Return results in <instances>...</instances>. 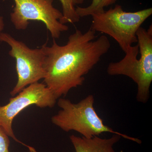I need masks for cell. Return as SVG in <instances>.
<instances>
[{
  "instance_id": "1",
  "label": "cell",
  "mask_w": 152,
  "mask_h": 152,
  "mask_svg": "<svg viewBox=\"0 0 152 152\" xmlns=\"http://www.w3.org/2000/svg\"><path fill=\"white\" fill-rule=\"evenodd\" d=\"M96 33L91 28L84 33L76 30L64 45H58L55 39L51 46L43 45L45 54L44 84L57 99L82 86L85 76L110 48L107 37L102 35L95 39Z\"/></svg>"
},
{
  "instance_id": "2",
  "label": "cell",
  "mask_w": 152,
  "mask_h": 152,
  "mask_svg": "<svg viewBox=\"0 0 152 152\" xmlns=\"http://www.w3.org/2000/svg\"><path fill=\"white\" fill-rule=\"evenodd\" d=\"M137 37V45L128 49L119 61L110 63L107 72L110 75H124L132 79L137 86V101L146 103L152 82V25L147 30L140 28Z\"/></svg>"
},
{
  "instance_id": "3",
  "label": "cell",
  "mask_w": 152,
  "mask_h": 152,
  "mask_svg": "<svg viewBox=\"0 0 152 152\" xmlns=\"http://www.w3.org/2000/svg\"><path fill=\"white\" fill-rule=\"evenodd\" d=\"M94 103L93 95H88L76 104L68 99L60 98L57 104L61 110L52 117V122L64 132L75 131L86 138H91L102 133L109 132L141 144V140L139 139L116 132L104 124L95 110Z\"/></svg>"
},
{
  "instance_id": "4",
  "label": "cell",
  "mask_w": 152,
  "mask_h": 152,
  "mask_svg": "<svg viewBox=\"0 0 152 152\" xmlns=\"http://www.w3.org/2000/svg\"><path fill=\"white\" fill-rule=\"evenodd\" d=\"M152 14L151 8L126 12L121 6L116 5L113 8L92 16L90 28L111 37L125 53L133 44L137 42V31Z\"/></svg>"
},
{
  "instance_id": "5",
  "label": "cell",
  "mask_w": 152,
  "mask_h": 152,
  "mask_svg": "<svg viewBox=\"0 0 152 152\" xmlns=\"http://www.w3.org/2000/svg\"><path fill=\"white\" fill-rule=\"evenodd\" d=\"M0 41L10 46L9 55L16 60L18 81L10 92L12 96L29 85L45 78V54L43 46L40 48H30L23 42L17 40L7 33L0 34Z\"/></svg>"
},
{
  "instance_id": "6",
  "label": "cell",
  "mask_w": 152,
  "mask_h": 152,
  "mask_svg": "<svg viewBox=\"0 0 152 152\" xmlns=\"http://www.w3.org/2000/svg\"><path fill=\"white\" fill-rule=\"evenodd\" d=\"M15 7L10 14V19L18 30L26 29L29 21L43 22L52 37L58 39L61 34L69 27L60 22L62 12L53 6L54 0H14Z\"/></svg>"
},
{
  "instance_id": "7",
  "label": "cell",
  "mask_w": 152,
  "mask_h": 152,
  "mask_svg": "<svg viewBox=\"0 0 152 152\" xmlns=\"http://www.w3.org/2000/svg\"><path fill=\"white\" fill-rule=\"evenodd\" d=\"M15 96L10 99L7 104L0 106V126L9 137L21 143L13 130L15 118L30 106L36 105L41 108L53 107L57 99L45 84L39 82L29 85Z\"/></svg>"
},
{
  "instance_id": "8",
  "label": "cell",
  "mask_w": 152,
  "mask_h": 152,
  "mask_svg": "<svg viewBox=\"0 0 152 152\" xmlns=\"http://www.w3.org/2000/svg\"><path fill=\"white\" fill-rule=\"evenodd\" d=\"M121 137L119 135L113 134L108 139L101 138L99 136L88 139L72 135L70 140L76 152H115L114 145Z\"/></svg>"
},
{
  "instance_id": "9",
  "label": "cell",
  "mask_w": 152,
  "mask_h": 152,
  "mask_svg": "<svg viewBox=\"0 0 152 152\" xmlns=\"http://www.w3.org/2000/svg\"><path fill=\"white\" fill-rule=\"evenodd\" d=\"M63 10V18L60 20L63 24L78 23L80 18L76 12L75 6L81 4L84 0H60Z\"/></svg>"
},
{
  "instance_id": "10",
  "label": "cell",
  "mask_w": 152,
  "mask_h": 152,
  "mask_svg": "<svg viewBox=\"0 0 152 152\" xmlns=\"http://www.w3.org/2000/svg\"><path fill=\"white\" fill-rule=\"evenodd\" d=\"M117 0H92L91 4L86 7H77L76 11L80 18L92 16L104 12V8L115 4Z\"/></svg>"
},
{
  "instance_id": "11",
  "label": "cell",
  "mask_w": 152,
  "mask_h": 152,
  "mask_svg": "<svg viewBox=\"0 0 152 152\" xmlns=\"http://www.w3.org/2000/svg\"><path fill=\"white\" fill-rule=\"evenodd\" d=\"M9 137L1 127L0 126V152H10Z\"/></svg>"
},
{
  "instance_id": "12",
  "label": "cell",
  "mask_w": 152,
  "mask_h": 152,
  "mask_svg": "<svg viewBox=\"0 0 152 152\" xmlns=\"http://www.w3.org/2000/svg\"><path fill=\"white\" fill-rule=\"evenodd\" d=\"M4 27V19L2 17L0 16V34L1 33Z\"/></svg>"
},
{
  "instance_id": "13",
  "label": "cell",
  "mask_w": 152,
  "mask_h": 152,
  "mask_svg": "<svg viewBox=\"0 0 152 152\" xmlns=\"http://www.w3.org/2000/svg\"><path fill=\"white\" fill-rule=\"evenodd\" d=\"M28 152H38L37 150L32 147L28 146Z\"/></svg>"
}]
</instances>
